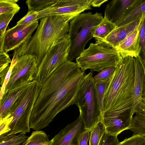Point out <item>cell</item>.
Here are the masks:
<instances>
[{
	"label": "cell",
	"instance_id": "1",
	"mask_svg": "<svg viewBox=\"0 0 145 145\" xmlns=\"http://www.w3.org/2000/svg\"><path fill=\"white\" fill-rule=\"evenodd\" d=\"M84 73L76 63L67 60L52 73L42 85L31 114L30 128L40 130L58 113L74 104Z\"/></svg>",
	"mask_w": 145,
	"mask_h": 145
},
{
	"label": "cell",
	"instance_id": "2",
	"mask_svg": "<svg viewBox=\"0 0 145 145\" xmlns=\"http://www.w3.org/2000/svg\"><path fill=\"white\" fill-rule=\"evenodd\" d=\"M134 76V58H122L115 68L106 90L102 118L130 111L133 113Z\"/></svg>",
	"mask_w": 145,
	"mask_h": 145
},
{
	"label": "cell",
	"instance_id": "3",
	"mask_svg": "<svg viewBox=\"0 0 145 145\" xmlns=\"http://www.w3.org/2000/svg\"><path fill=\"white\" fill-rule=\"evenodd\" d=\"M76 16L52 15L41 19L34 34L14 50L13 58L33 55L38 66L46 52L69 32V22Z\"/></svg>",
	"mask_w": 145,
	"mask_h": 145
},
{
	"label": "cell",
	"instance_id": "4",
	"mask_svg": "<svg viewBox=\"0 0 145 145\" xmlns=\"http://www.w3.org/2000/svg\"><path fill=\"white\" fill-rule=\"evenodd\" d=\"M103 18L101 13L96 12L93 14L88 12L79 14L70 21L68 35L71 45L68 60L72 61L83 51Z\"/></svg>",
	"mask_w": 145,
	"mask_h": 145
},
{
	"label": "cell",
	"instance_id": "5",
	"mask_svg": "<svg viewBox=\"0 0 145 145\" xmlns=\"http://www.w3.org/2000/svg\"><path fill=\"white\" fill-rule=\"evenodd\" d=\"M79 109L85 130L89 132L102 119L92 71L84 74L74 103Z\"/></svg>",
	"mask_w": 145,
	"mask_h": 145
},
{
	"label": "cell",
	"instance_id": "6",
	"mask_svg": "<svg viewBox=\"0 0 145 145\" xmlns=\"http://www.w3.org/2000/svg\"><path fill=\"white\" fill-rule=\"evenodd\" d=\"M122 59L116 49L105 42L100 41L91 43L76 58V61L82 72L88 69L99 72L108 67L115 68Z\"/></svg>",
	"mask_w": 145,
	"mask_h": 145
},
{
	"label": "cell",
	"instance_id": "7",
	"mask_svg": "<svg viewBox=\"0 0 145 145\" xmlns=\"http://www.w3.org/2000/svg\"><path fill=\"white\" fill-rule=\"evenodd\" d=\"M42 85L34 80L29 85L22 101L11 114L12 120L9 132L5 136L30 132V119L35 104L40 91Z\"/></svg>",
	"mask_w": 145,
	"mask_h": 145
},
{
	"label": "cell",
	"instance_id": "8",
	"mask_svg": "<svg viewBox=\"0 0 145 145\" xmlns=\"http://www.w3.org/2000/svg\"><path fill=\"white\" fill-rule=\"evenodd\" d=\"M71 45L67 34L45 54L37 66L34 80L42 85L56 69L68 60Z\"/></svg>",
	"mask_w": 145,
	"mask_h": 145
},
{
	"label": "cell",
	"instance_id": "9",
	"mask_svg": "<svg viewBox=\"0 0 145 145\" xmlns=\"http://www.w3.org/2000/svg\"><path fill=\"white\" fill-rule=\"evenodd\" d=\"M37 69L35 56L25 54L20 56L12 69L4 92L33 81Z\"/></svg>",
	"mask_w": 145,
	"mask_h": 145
},
{
	"label": "cell",
	"instance_id": "10",
	"mask_svg": "<svg viewBox=\"0 0 145 145\" xmlns=\"http://www.w3.org/2000/svg\"><path fill=\"white\" fill-rule=\"evenodd\" d=\"M93 0H59L52 6L39 12V19L52 15H77L84 11L91 10Z\"/></svg>",
	"mask_w": 145,
	"mask_h": 145
},
{
	"label": "cell",
	"instance_id": "11",
	"mask_svg": "<svg viewBox=\"0 0 145 145\" xmlns=\"http://www.w3.org/2000/svg\"><path fill=\"white\" fill-rule=\"evenodd\" d=\"M39 25L37 20L28 24L16 25L6 30L4 36V50L7 53L19 47L31 37Z\"/></svg>",
	"mask_w": 145,
	"mask_h": 145
},
{
	"label": "cell",
	"instance_id": "12",
	"mask_svg": "<svg viewBox=\"0 0 145 145\" xmlns=\"http://www.w3.org/2000/svg\"><path fill=\"white\" fill-rule=\"evenodd\" d=\"M31 82L26 83L4 93L0 99V119L11 114L17 108Z\"/></svg>",
	"mask_w": 145,
	"mask_h": 145
},
{
	"label": "cell",
	"instance_id": "13",
	"mask_svg": "<svg viewBox=\"0 0 145 145\" xmlns=\"http://www.w3.org/2000/svg\"><path fill=\"white\" fill-rule=\"evenodd\" d=\"M84 130L83 121L79 115L76 120L65 126L49 140L48 145L74 144L79 135Z\"/></svg>",
	"mask_w": 145,
	"mask_h": 145
},
{
	"label": "cell",
	"instance_id": "14",
	"mask_svg": "<svg viewBox=\"0 0 145 145\" xmlns=\"http://www.w3.org/2000/svg\"><path fill=\"white\" fill-rule=\"evenodd\" d=\"M133 112L130 111L119 115L102 118L101 122L105 132L117 136L122 131L129 129L132 123Z\"/></svg>",
	"mask_w": 145,
	"mask_h": 145
},
{
	"label": "cell",
	"instance_id": "15",
	"mask_svg": "<svg viewBox=\"0 0 145 145\" xmlns=\"http://www.w3.org/2000/svg\"><path fill=\"white\" fill-rule=\"evenodd\" d=\"M140 25L116 48L122 58L128 56L135 58L138 57L140 49Z\"/></svg>",
	"mask_w": 145,
	"mask_h": 145
},
{
	"label": "cell",
	"instance_id": "16",
	"mask_svg": "<svg viewBox=\"0 0 145 145\" xmlns=\"http://www.w3.org/2000/svg\"><path fill=\"white\" fill-rule=\"evenodd\" d=\"M144 14L129 23L116 27L104 41L116 49L128 35L139 25Z\"/></svg>",
	"mask_w": 145,
	"mask_h": 145
},
{
	"label": "cell",
	"instance_id": "17",
	"mask_svg": "<svg viewBox=\"0 0 145 145\" xmlns=\"http://www.w3.org/2000/svg\"><path fill=\"white\" fill-rule=\"evenodd\" d=\"M135 76L133 92V113L137 112L142 97L144 74L143 68L138 57L134 58Z\"/></svg>",
	"mask_w": 145,
	"mask_h": 145
},
{
	"label": "cell",
	"instance_id": "18",
	"mask_svg": "<svg viewBox=\"0 0 145 145\" xmlns=\"http://www.w3.org/2000/svg\"><path fill=\"white\" fill-rule=\"evenodd\" d=\"M145 13V0H133L119 20L115 23L116 27L129 23Z\"/></svg>",
	"mask_w": 145,
	"mask_h": 145
},
{
	"label": "cell",
	"instance_id": "19",
	"mask_svg": "<svg viewBox=\"0 0 145 145\" xmlns=\"http://www.w3.org/2000/svg\"><path fill=\"white\" fill-rule=\"evenodd\" d=\"M133 0H113L105 6L104 17L114 24Z\"/></svg>",
	"mask_w": 145,
	"mask_h": 145
},
{
	"label": "cell",
	"instance_id": "20",
	"mask_svg": "<svg viewBox=\"0 0 145 145\" xmlns=\"http://www.w3.org/2000/svg\"><path fill=\"white\" fill-rule=\"evenodd\" d=\"M116 27L114 23L104 17L103 20L96 27L93 34L96 42L104 41Z\"/></svg>",
	"mask_w": 145,
	"mask_h": 145
},
{
	"label": "cell",
	"instance_id": "21",
	"mask_svg": "<svg viewBox=\"0 0 145 145\" xmlns=\"http://www.w3.org/2000/svg\"><path fill=\"white\" fill-rule=\"evenodd\" d=\"M48 136L42 131H35L32 132L22 145H48Z\"/></svg>",
	"mask_w": 145,
	"mask_h": 145
},
{
	"label": "cell",
	"instance_id": "22",
	"mask_svg": "<svg viewBox=\"0 0 145 145\" xmlns=\"http://www.w3.org/2000/svg\"><path fill=\"white\" fill-rule=\"evenodd\" d=\"M59 0H27L25 3L29 10L39 12L50 7L57 3Z\"/></svg>",
	"mask_w": 145,
	"mask_h": 145
},
{
	"label": "cell",
	"instance_id": "23",
	"mask_svg": "<svg viewBox=\"0 0 145 145\" xmlns=\"http://www.w3.org/2000/svg\"><path fill=\"white\" fill-rule=\"evenodd\" d=\"M26 133H21L9 135L0 136V145H20L23 144L28 138Z\"/></svg>",
	"mask_w": 145,
	"mask_h": 145
},
{
	"label": "cell",
	"instance_id": "24",
	"mask_svg": "<svg viewBox=\"0 0 145 145\" xmlns=\"http://www.w3.org/2000/svg\"><path fill=\"white\" fill-rule=\"evenodd\" d=\"M140 49L138 57L145 72V14L140 25Z\"/></svg>",
	"mask_w": 145,
	"mask_h": 145
},
{
	"label": "cell",
	"instance_id": "25",
	"mask_svg": "<svg viewBox=\"0 0 145 145\" xmlns=\"http://www.w3.org/2000/svg\"><path fill=\"white\" fill-rule=\"evenodd\" d=\"M110 81V80L106 82L95 81V87L102 118L104 112L103 102L105 95Z\"/></svg>",
	"mask_w": 145,
	"mask_h": 145
},
{
	"label": "cell",
	"instance_id": "26",
	"mask_svg": "<svg viewBox=\"0 0 145 145\" xmlns=\"http://www.w3.org/2000/svg\"><path fill=\"white\" fill-rule=\"evenodd\" d=\"M135 114L129 129L134 134H139L145 137V116L138 113Z\"/></svg>",
	"mask_w": 145,
	"mask_h": 145
},
{
	"label": "cell",
	"instance_id": "27",
	"mask_svg": "<svg viewBox=\"0 0 145 145\" xmlns=\"http://www.w3.org/2000/svg\"><path fill=\"white\" fill-rule=\"evenodd\" d=\"M18 1L17 0H0V15L8 13H17L20 9L16 3Z\"/></svg>",
	"mask_w": 145,
	"mask_h": 145
},
{
	"label": "cell",
	"instance_id": "28",
	"mask_svg": "<svg viewBox=\"0 0 145 145\" xmlns=\"http://www.w3.org/2000/svg\"><path fill=\"white\" fill-rule=\"evenodd\" d=\"M105 132L104 126L99 122L90 131L89 145H98Z\"/></svg>",
	"mask_w": 145,
	"mask_h": 145
},
{
	"label": "cell",
	"instance_id": "29",
	"mask_svg": "<svg viewBox=\"0 0 145 145\" xmlns=\"http://www.w3.org/2000/svg\"><path fill=\"white\" fill-rule=\"evenodd\" d=\"M115 70V68L113 67H109L103 69L93 76L94 81L106 82L110 80Z\"/></svg>",
	"mask_w": 145,
	"mask_h": 145
},
{
	"label": "cell",
	"instance_id": "30",
	"mask_svg": "<svg viewBox=\"0 0 145 145\" xmlns=\"http://www.w3.org/2000/svg\"><path fill=\"white\" fill-rule=\"evenodd\" d=\"M119 145H145V137L139 134H133L120 142Z\"/></svg>",
	"mask_w": 145,
	"mask_h": 145
},
{
	"label": "cell",
	"instance_id": "31",
	"mask_svg": "<svg viewBox=\"0 0 145 145\" xmlns=\"http://www.w3.org/2000/svg\"><path fill=\"white\" fill-rule=\"evenodd\" d=\"M15 14L8 13L0 15V38H4L6 28Z\"/></svg>",
	"mask_w": 145,
	"mask_h": 145
},
{
	"label": "cell",
	"instance_id": "32",
	"mask_svg": "<svg viewBox=\"0 0 145 145\" xmlns=\"http://www.w3.org/2000/svg\"><path fill=\"white\" fill-rule=\"evenodd\" d=\"M38 19V12L28 10L26 14L17 22L16 25L28 24Z\"/></svg>",
	"mask_w": 145,
	"mask_h": 145
},
{
	"label": "cell",
	"instance_id": "33",
	"mask_svg": "<svg viewBox=\"0 0 145 145\" xmlns=\"http://www.w3.org/2000/svg\"><path fill=\"white\" fill-rule=\"evenodd\" d=\"M119 143L117 136L109 135L105 132L99 145H119Z\"/></svg>",
	"mask_w": 145,
	"mask_h": 145
},
{
	"label": "cell",
	"instance_id": "34",
	"mask_svg": "<svg viewBox=\"0 0 145 145\" xmlns=\"http://www.w3.org/2000/svg\"><path fill=\"white\" fill-rule=\"evenodd\" d=\"M10 114L5 118L0 119V135H5L8 133L9 126L13 117Z\"/></svg>",
	"mask_w": 145,
	"mask_h": 145
},
{
	"label": "cell",
	"instance_id": "35",
	"mask_svg": "<svg viewBox=\"0 0 145 145\" xmlns=\"http://www.w3.org/2000/svg\"><path fill=\"white\" fill-rule=\"evenodd\" d=\"M12 61L7 53L4 50L0 51V72L9 66Z\"/></svg>",
	"mask_w": 145,
	"mask_h": 145
},
{
	"label": "cell",
	"instance_id": "36",
	"mask_svg": "<svg viewBox=\"0 0 145 145\" xmlns=\"http://www.w3.org/2000/svg\"><path fill=\"white\" fill-rule=\"evenodd\" d=\"M17 60L12 59L9 69L5 77L2 86L1 87L0 93V99H1L3 95L6 87L10 80L12 71L13 67L16 64Z\"/></svg>",
	"mask_w": 145,
	"mask_h": 145
},
{
	"label": "cell",
	"instance_id": "37",
	"mask_svg": "<svg viewBox=\"0 0 145 145\" xmlns=\"http://www.w3.org/2000/svg\"><path fill=\"white\" fill-rule=\"evenodd\" d=\"M89 137V131L87 130H85L78 136L76 140L77 145H87Z\"/></svg>",
	"mask_w": 145,
	"mask_h": 145
},
{
	"label": "cell",
	"instance_id": "38",
	"mask_svg": "<svg viewBox=\"0 0 145 145\" xmlns=\"http://www.w3.org/2000/svg\"><path fill=\"white\" fill-rule=\"evenodd\" d=\"M135 113L145 116V98L142 97L138 109Z\"/></svg>",
	"mask_w": 145,
	"mask_h": 145
},
{
	"label": "cell",
	"instance_id": "39",
	"mask_svg": "<svg viewBox=\"0 0 145 145\" xmlns=\"http://www.w3.org/2000/svg\"><path fill=\"white\" fill-rule=\"evenodd\" d=\"M10 66H8L5 69L1 72H0V85L1 87L2 86L5 80V77L7 74V72L9 69Z\"/></svg>",
	"mask_w": 145,
	"mask_h": 145
},
{
	"label": "cell",
	"instance_id": "40",
	"mask_svg": "<svg viewBox=\"0 0 145 145\" xmlns=\"http://www.w3.org/2000/svg\"><path fill=\"white\" fill-rule=\"evenodd\" d=\"M108 1V0H93L91 6L95 7H99L102 4Z\"/></svg>",
	"mask_w": 145,
	"mask_h": 145
},
{
	"label": "cell",
	"instance_id": "41",
	"mask_svg": "<svg viewBox=\"0 0 145 145\" xmlns=\"http://www.w3.org/2000/svg\"><path fill=\"white\" fill-rule=\"evenodd\" d=\"M144 86L142 91V97L145 98V72L144 73Z\"/></svg>",
	"mask_w": 145,
	"mask_h": 145
},
{
	"label": "cell",
	"instance_id": "42",
	"mask_svg": "<svg viewBox=\"0 0 145 145\" xmlns=\"http://www.w3.org/2000/svg\"><path fill=\"white\" fill-rule=\"evenodd\" d=\"M75 145L74 144H73V145Z\"/></svg>",
	"mask_w": 145,
	"mask_h": 145
},
{
	"label": "cell",
	"instance_id": "43",
	"mask_svg": "<svg viewBox=\"0 0 145 145\" xmlns=\"http://www.w3.org/2000/svg\"></svg>",
	"mask_w": 145,
	"mask_h": 145
},
{
	"label": "cell",
	"instance_id": "44",
	"mask_svg": "<svg viewBox=\"0 0 145 145\" xmlns=\"http://www.w3.org/2000/svg\"></svg>",
	"mask_w": 145,
	"mask_h": 145
}]
</instances>
